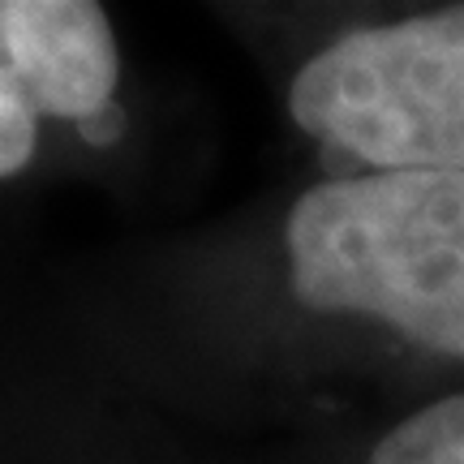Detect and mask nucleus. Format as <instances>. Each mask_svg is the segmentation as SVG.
<instances>
[{
    "label": "nucleus",
    "instance_id": "obj_3",
    "mask_svg": "<svg viewBox=\"0 0 464 464\" xmlns=\"http://www.w3.org/2000/svg\"><path fill=\"white\" fill-rule=\"evenodd\" d=\"M0 52L39 116L82 125L116 103L121 56L95 0H0Z\"/></svg>",
    "mask_w": 464,
    "mask_h": 464
},
{
    "label": "nucleus",
    "instance_id": "obj_5",
    "mask_svg": "<svg viewBox=\"0 0 464 464\" xmlns=\"http://www.w3.org/2000/svg\"><path fill=\"white\" fill-rule=\"evenodd\" d=\"M34 103L0 61V177H14L34 155Z\"/></svg>",
    "mask_w": 464,
    "mask_h": 464
},
{
    "label": "nucleus",
    "instance_id": "obj_4",
    "mask_svg": "<svg viewBox=\"0 0 464 464\" xmlns=\"http://www.w3.org/2000/svg\"><path fill=\"white\" fill-rule=\"evenodd\" d=\"M370 464H464V396L434 400L430 409L400 421Z\"/></svg>",
    "mask_w": 464,
    "mask_h": 464
},
{
    "label": "nucleus",
    "instance_id": "obj_6",
    "mask_svg": "<svg viewBox=\"0 0 464 464\" xmlns=\"http://www.w3.org/2000/svg\"><path fill=\"white\" fill-rule=\"evenodd\" d=\"M78 133H82L91 147H112L116 138L125 133V112L116 108V103H108L103 112H95V116H86L82 125H78Z\"/></svg>",
    "mask_w": 464,
    "mask_h": 464
},
{
    "label": "nucleus",
    "instance_id": "obj_2",
    "mask_svg": "<svg viewBox=\"0 0 464 464\" xmlns=\"http://www.w3.org/2000/svg\"><path fill=\"white\" fill-rule=\"evenodd\" d=\"M288 112L379 172H464V9L340 34L301 65Z\"/></svg>",
    "mask_w": 464,
    "mask_h": 464
},
{
    "label": "nucleus",
    "instance_id": "obj_1",
    "mask_svg": "<svg viewBox=\"0 0 464 464\" xmlns=\"http://www.w3.org/2000/svg\"><path fill=\"white\" fill-rule=\"evenodd\" d=\"M293 293L318 314H374L464 357V172H370L288 211Z\"/></svg>",
    "mask_w": 464,
    "mask_h": 464
}]
</instances>
